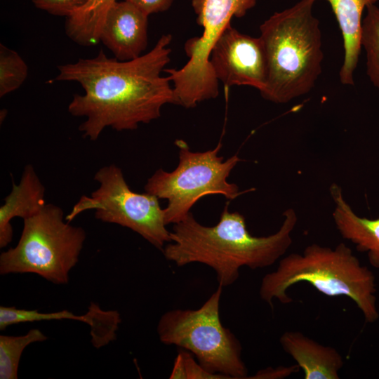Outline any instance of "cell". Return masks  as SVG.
Returning <instances> with one entry per match:
<instances>
[{
  "label": "cell",
  "mask_w": 379,
  "mask_h": 379,
  "mask_svg": "<svg viewBox=\"0 0 379 379\" xmlns=\"http://www.w3.org/2000/svg\"><path fill=\"white\" fill-rule=\"evenodd\" d=\"M366 9V14L362 20L361 44L366 55V74L379 91V7L372 4Z\"/></svg>",
  "instance_id": "ac0fdd59"
},
{
  "label": "cell",
  "mask_w": 379,
  "mask_h": 379,
  "mask_svg": "<svg viewBox=\"0 0 379 379\" xmlns=\"http://www.w3.org/2000/svg\"><path fill=\"white\" fill-rule=\"evenodd\" d=\"M283 350L304 373V379H339L344 361L334 347L324 346L300 331L284 332L279 339Z\"/></svg>",
  "instance_id": "7c38bea8"
},
{
  "label": "cell",
  "mask_w": 379,
  "mask_h": 379,
  "mask_svg": "<svg viewBox=\"0 0 379 379\" xmlns=\"http://www.w3.org/2000/svg\"><path fill=\"white\" fill-rule=\"evenodd\" d=\"M284 220L278 231L266 237L249 233L244 216L224 208L219 222L214 226L200 224L190 212L173 224L171 241L162 251L166 260L177 266L201 263L215 272L218 285L225 287L234 283L239 270L264 268L274 264L291 246V233L298 217L293 208L283 213Z\"/></svg>",
  "instance_id": "7a4b0ae2"
},
{
  "label": "cell",
  "mask_w": 379,
  "mask_h": 379,
  "mask_svg": "<svg viewBox=\"0 0 379 379\" xmlns=\"http://www.w3.org/2000/svg\"><path fill=\"white\" fill-rule=\"evenodd\" d=\"M257 0H192L197 24L203 27L199 36L189 39L184 49L188 61L180 69L168 73L175 89L192 98H206L216 95L218 80L209 62L211 48L230 25L233 17L241 18L253 8Z\"/></svg>",
  "instance_id": "9c48e42d"
},
{
  "label": "cell",
  "mask_w": 379,
  "mask_h": 379,
  "mask_svg": "<svg viewBox=\"0 0 379 379\" xmlns=\"http://www.w3.org/2000/svg\"><path fill=\"white\" fill-rule=\"evenodd\" d=\"M330 194L334 202L333 218L341 237L354 244L358 251L366 253L370 265L379 269V218L357 215L336 183L331 185Z\"/></svg>",
  "instance_id": "4fadbf2b"
},
{
  "label": "cell",
  "mask_w": 379,
  "mask_h": 379,
  "mask_svg": "<svg viewBox=\"0 0 379 379\" xmlns=\"http://www.w3.org/2000/svg\"><path fill=\"white\" fill-rule=\"evenodd\" d=\"M117 0H88L66 18L65 33L74 43L84 46L99 43L101 29L110 7Z\"/></svg>",
  "instance_id": "2e32d148"
},
{
  "label": "cell",
  "mask_w": 379,
  "mask_h": 379,
  "mask_svg": "<svg viewBox=\"0 0 379 379\" xmlns=\"http://www.w3.org/2000/svg\"><path fill=\"white\" fill-rule=\"evenodd\" d=\"M47 336L33 328L18 336L0 335V379L18 378V367L24 350L30 344L44 342Z\"/></svg>",
  "instance_id": "e0dca14e"
},
{
  "label": "cell",
  "mask_w": 379,
  "mask_h": 379,
  "mask_svg": "<svg viewBox=\"0 0 379 379\" xmlns=\"http://www.w3.org/2000/svg\"><path fill=\"white\" fill-rule=\"evenodd\" d=\"M144 12L148 16L167 11L173 4L174 0H124Z\"/></svg>",
  "instance_id": "cb8c5ba5"
},
{
  "label": "cell",
  "mask_w": 379,
  "mask_h": 379,
  "mask_svg": "<svg viewBox=\"0 0 379 379\" xmlns=\"http://www.w3.org/2000/svg\"><path fill=\"white\" fill-rule=\"evenodd\" d=\"M300 370V367L298 364L284 367L279 366L277 368H267L263 370H260L252 377L255 379H279L288 377L291 374L298 372Z\"/></svg>",
  "instance_id": "d4e9b609"
},
{
  "label": "cell",
  "mask_w": 379,
  "mask_h": 379,
  "mask_svg": "<svg viewBox=\"0 0 379 379\" xmlns=\"http://www.w3.org/2000/svg\"><path fill=\"white\" fill-rule=\"evenodd\" d=\"M170 379H221L218 375L213 374L204 369L192 353L181 349L174 361Z\"/></svg>",
  "instance_id": "7402d4cb"
},
{
  "label": "cell",
  "mask_w": 379,
  "mask_h": 379,
  "mask_svg": "<svg viewBox=\"0 0 379 379\" xmlns=\"http://www.w3.org/2000/svg\"><path fill=\"white\" fill-rule=\"evenodd\" d=\"M87 314L91 327V343L95 348H100L115 340L120 314L116 310H103L98 305L91 302Z\"/></svg>",
  "instance_id": "d6986e66"
},
{
  "label": "cell",
  "mask_w": 379,
  "mask_h": 379,
  "mask_svg": "<svg viewBox=\"0 0 379 379\" xmlns=\"http://www.w3.org/2000/svg\"><path fill=\"white\" fill-rule=\"evenodd\" d=\"M300 282H307L329 297L350 298L367 323L379 318L375 276L345 243L334 248L312 244L302 254L292 253L283 258L276 270L262 278L260 296L272 307L274 300L291 303L287 291Z\"/></svg>",
  "instance_id": "3957f363"
},
{
  "label": "cell",
  "mask_w": 379,
  "mask_h": 379,
  "mask_svg": "<svg viewBox=\"0 0 379 379\" xmlns=\"http://www.w3.org/2000/svg\"><path fill=\"white\" fill-rule=\"evenodd\" d=\"M335 16L343 41L344 60L340 70V82L354 86V74L358 64L361 44L362 14L369 5L378 0H326Z\"/></svg>",
  "instance_id": "9a60e30c"
},
{
  "label": "cell",
  "mask_w": 379,
  "mask_h": 379,
  "mask_svg": "<svg viewBox=\"0 0 379 379\" xmlns=\"http://www.w3.org/2000/svg\"><path fill=\"white\" fill-rule=\"evenodd\" d=\"M209 62L216 79L227 88L248 86L260 93L265 88L267 65L260 37L242 34L230 24L213 44Z\"/></svg>",
  "instance_id": "30bf717a"
},
{
  "label": "cell",
  "mask_w": 379,
  "mask_h": 379,
  "mask_svg": "<svg viewBox=\"0 0 379 379\" xmlns=\"http://www.w3.org/2000/svg\"><path fill=\"white\" fill-rule=\"evenodd\" d=\"M74 320L87 323L86 314L77 315L64 310L53 312H40L37 310H23L15 307H0V329L4 330L8 326L27 322L52 320Z\"/></svg>",
  "instance_id": "44dd1931"
},
{
  "label": "cell",
  "mask_w": 379,
  "mask_h": 379,
  "mask_svg": "<svg viewBox=\"0 0 379 379\" xmlns=\"http://www.w3.org/2000/svg\"><path fill=\"white\" fill-rule=\"evenodd\" d=\"M179 163L171 172L159 168L147 180L145 192L168 200L164 208L166 225L175 224L190 212L201 197L211 194L223 195L232 200L239 196V187L227 178L241 160L234 154L224 161L218 155L220 142L213 149L192 152L183 140H177Z\"/></svg>",
  "instance_id": "52a82bcc"
},
{
  "label": "cell",
  "mask_w": 379,
  "mask_h": 379,
  "mask_svg": "<svg viewBox=\"0 0 379 379\" xmlns=\"http://www.w3.org/2000/svg\"><path fill=\"white\" fill-rule=\"evenodd\" d=\"M27 73V65L20 55L0 44V97L19 88Z\"/></svg>",
  "instance_id": "ffe728a7"
},
{
  "label": "cell",
  "mask_w": 379,
  "mask_h": 379,
  "mask_svg": "<svg viewBox=\"0 0 379 379\" xmlns=\"http://www.w3.org/2000/svg\"><path fill=\"white\" fill-rule=\"evenodd\" d=\"M23 222L17 245L0 255L1 275L32 273L53 284H67L83 248L84 230L71 225L62 208L51 204Z\"/></svg>",
  "instance_id": "5b68a950"
},
{
  "label": "cell",
  "mask_w": 379,
  "mask_h": 379,
  "mask_svg": "<svg viewBox=\"0 0 379 379\" xmlns=\"http://www.w3.org/2000/svg\"><path fill=\"white\" fill-rule=\"evenodd\" d=\"M94 180L99 187L91 196L82 195L65 220L70 222L81 213L94 209L96 219L129 228L162 251L171 241V232L159 198L132 191L121 169L114 164L100 168Z\"/></svg>",
  "instance_id": "ba28073f"
},
{
  "label": "cell",
  "mask_w": 379,
  "mask_h": 379,
  "mask_svg": "<svg viewBox=\"0 0 379 379\" xmlns=\"http://www.w3.org/2000/svg\"><path fill=\"white\" fill-rule=\"evenodd\" d=\"M45 187L32 165H27L18 184L13 182L11 193L0 207V248L12 240L14 218L25 219L38 213L45 205Z\"/></svg>",
  "instance_id": "5bb4252c"
},
{
  "label": "cell",
  "mask_w": 379,
  "mask_h": 379,
  "mask_svg": "<svg viewBox=\"0 0 379 379\" xmlns=\"http://www.w3.org/2000/svg\"><path fill=\"white\" fill-rule=\"evenodd\" d=\"M172 41L162 35L153 48L127 61L108 58L101 50L93 58L58 66L56 81H77L84 94H74L69 112L86 120L79 130L96 140L107 127L135 130L161 116L162 107L174 104L173 88L161 73L170 62Z\"/></svg>",
  "instance_id": "6da1fadb"
},
{
  "label": "cell",
  "mask_w": 379,
  "mask_h": 379,
  "mask_svg": "<svg viewBox=\"0 0 379 379\" xmlns=\"http://www.w3.org/2000/svg\"><path fill=\"white\" fill-rule=\"evenodd\" d=\"M222 288L218 285L197 310L175 309L164 313L157 325L159 338L165 345L187 350L204 369L221 379L249 378L241 343L220 321Z\"/></svg>",
  "instance_id": "8992f818"
},
{
  "label": "cell",
  "mask_w": 379,
  "mask_h": 379,
  "mask_svg": "<svg viewBox=\"0 0 379 379\" xmlns=\"http://www.w3.org/2000/svg\"><path fill=\"white\" fill-rule=\"evenodd\" d=\"M88 0H32L34 6L58 16H69Z\"/></svg>",
  "instance_id": "603a6c76"
},
{
  "label": "cell",
  "mask_w": 379,
  "mask_h": 379,
  "mask_svg": "<svg viewBox=\"0 0 379 379\" xmlns=\"http://www.w3.org/2000/svg\"><path fill=\"white\" fill-rule=\"evenodd\" d=\"M148 15L133 4L116 1L105 16L100 41L121 61L135 59L147 46Z\"/></svg>",
  "instance_id": "8fae6325"
},
{
  "label": "cell",
  "mask_w": 379,
  "mask_h": 379,
  "mask_svg": "<svg viewBox=\"0 0 379 379\" xmlns=\"http://www.w3.org/2000/svg\"><path fill=\"white\" fill-rule=\"evenodd\" d=\"M316 0H300L276 12L260 26L267 77L262 97L284 104L308 93L321 73L323 51Z\"/></svg>",
  "instance_id": "277c9868"
}]
</instances>
